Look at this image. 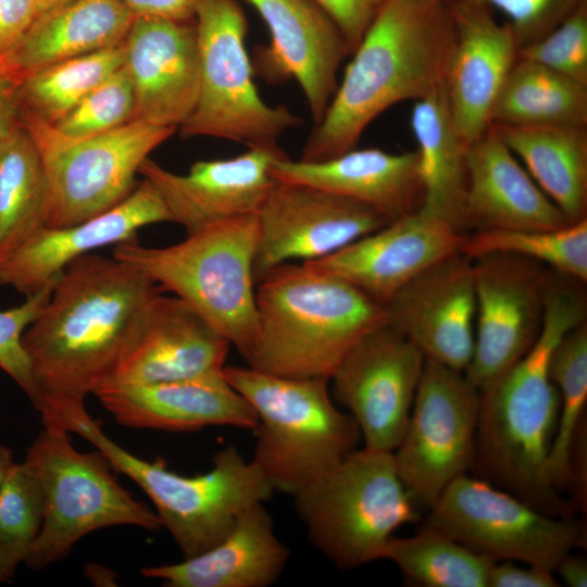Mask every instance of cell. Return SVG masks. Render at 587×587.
<instances>
[{
    "mask_svg": "<svg viewBox=\"0 0 587 587\" xmlns=\"http://www.w3.org/2000/svg\"><path fill=\"white\" fill-rule=\"evenodd\" d=\"M490 125L587 126V86L517 58L496 98Z\"/></svg>",
    "mask_w": 587,
    "mask_h": 587,
    "instance_id": "d6a6232c",
    "label": "cell"
},
{
    "mask_svg": "<svg viewBox=\"0 0 587 587\" xmlns=\"http://www.w3.org/2000/svg\"><path fill=\"white\" fill-rule=\"evenodd\" d=\"M585 316L583 294L550 277L541 329L534 345L478 390L471 471L552 516L571 517L576 509L542 476L560 410V395L549 376V360L560 339L585 322Z\"/></svg>",
    "mask_w": 587,
    "mask_h": 587,
    "instance_id": "7a4b0ae2",
    "label": "cell"
},
{
    "mask_svg": "<svg viewBox=\"0 0 587 587\" xmlns=\"http://www.w3.org/2000/svg\"><path fill=\"white\" fill-rule=\"evenodd\" d=\"M451 43L448 3L386 0L351 53L342 80L300 160L321 162L354 149L380 113L442 86Z\"/></svg>",
    "mask_w": 587,
    "mask_h": 587,
    "instance_id": "3957f363",
    "label": "cell"
},
{
    "mask_svg": "<svg viewBox=\"0 0 587 587\" xmlns=\"http://www.w3.org/2000/svg\"><path fill=\"white\" fill-rule=\"evenodd\" d=\"M387 323L425 359L463 372L475 342L473 260L461 252L432 265L384 304Z\"/></svg>",
    "mask_w": 587,
    "mask_h": 587,
    "instance_id": "e0dca14e",
    "label": "cell"
},
{
    "mask_svg": "<svg viewBox=\"0 0 587 587\" xmlns=\"http://www.w3.org/2000/svg\"><path fill=\"white\" fill-rule=\"evenodd\" d=\"M289 555L270 513L258 502L210 549L178 563L145 566L141 574L167 587H267L277 582Z\"/></svg>",
    "mask_w": 587,
    "mask_h": 587,
    "instance_id": "83f0119b",
    "label": "cell"
},
{
    "mask_svg": "<svg viewBox=\"0 0 587 587\" xmlns=\"http://www.w3.org/2000/svg\"><path fill=\"white\" fill-rule=\"evenodd\" d=\"M502 21L513 33L519 49L529 45L562 22L584 0H475Z\"/></svg>",
    "mask_w": 587,
    "mask_h": 587,
    "instance_id": "b9f144b4",
    "label": "cell"
},
{
    "mask_svg": "<svg viewBox=\"0 0 587 587\" xmlns=\"http://www.w3.org/2000/svg\"><path fill=\"white\" fill-rule=\"evenodd\" d=\"M294 498L310 541L340 570L383 559L394 533L419 519L392 452L364 447Z\"/></svg>",
    "mask_w": 587,
    "mask_h": 587,
    "instance_id": "ba28073f",
    "label": "cell"
},
{
    "mask_svg": "<svg viewBox=\"0 0 587 587\" xmlns=\"http://www.w3.org/2000/svg\"><path fill=\"white\" fill-rule=\"evenodd\" d=\"M13 452L7 446L0 445V485L14 465Z\"/></svg>",
    "mask_w": 587,
    "mask_h": 587,
    "instance_id": "681fc988",
    "label": "cell"
},
{
    "mask_svg": "<svg viewBox=\"0 0 587 587\" xmlns=\"http://www.w3.org/2000/svg\"><path fill=\"white\" fill-rule=\"evenodd\" d=\"M160 286L116 258L95 253L71 262L23 334L37 404L77 399L104 386Z\"/></svg>",
    "mask_w": 587,
    "mask_h": 587,
    "instance_id": "6da1fadb",
    "label": "cell"
},
{
    "mask_svg": "<svg viewBox=\"0 0 587 587\" xmlns=\"http://www.w3.org/2000/svg\"><path fill=\"white\" fill-rule=\"evenodd\" d=\"M195 24L199 95L180 132L227 139L287 158L278 139L303 120L284 105H268L259 95L245 45L247 20L240 5L235 0H199Z\"/></svg>",
    "mask_w": 587,
    "mask_h": 587,
    "instance_id": "30bf717a",
    "label": "cell"
},
{
    "mask_svg": "<svg viewBox=\"0 0 587 587\" xmlns=\"http://www.w3.org/2000/svg\"><path fill=\"white\" fill-rule=\"evenodd\" d=\"M452 43L445 90L454 127L470 146L490 127L496 98L517 60L510 27L475 0L448 3Z\"/></svg>",
    "mask_w": 587,
    "mask_h": 587,
    "instance_id": "d6986e66",
    "label": "cell"
},
{
    "mask_svg": "<svg viewBox=\"0 0 587 587\" xmlns=\"http://www.w3.org/2000/svg\"><path fill=\"white\" fill-rule=\"evenodd\" d=\"M18 120L17 84L0 68V139Z\"/></svg>",
    "mask_w": 587,
    "mask_h": 587,
    "instance_id": "7dc6e473",
    "label": "cell"
},
{
    "mask_svg": "<svg viewBox=\"0 0 587 587\" xmlns=\"http://www.w3.org/2000/svg\"><path fill=\"white\" fill-rule=\"evenodd\" d=\"M72 0H36L38 13L49 11L53 8L60 7L64 3H67ZM38 14V15H39Z\"/></svg>",
    "mask_w": 587,
    "mask_h": 587,
    "instance_id": "f907efd6",
    "label": "cell"
},
{
    "mask_svg": "<svg viewBox=\"0 0 587 587\" xmlns=\"http://www.w3.org/2000/svg\"><path fill=\"white\" fill-rule=\"evenodd\" d=\"M472 260L475 342L464 375L479 390L534 345L550 276L542 264L515 254L489 253Z\"/></svg>",
    "mask_w": 587,
    "mask_h": 587,
    "instance_id": "9a60e30c",
    "label": "cell"
},
{
    "mask_svg": "<svg viewBox=\"0 0 587 587\" xmlns=\"http://www.w3.org/2000/svg\"><path fill=\"white\" fill-rule=\"evenodd\" d=\"M135 15L157 16L177 21L195 17L199 0H120Z\"/></svg>",
    "mask_w": 587,
    "mask_h": 587,
    "instance_id": "bcb514c9",
    "label": "cell"
},
{
    "mask_svg": "<svg viewBox=\"0 0 587 587\" xmlns=\"http://www.w3.org/2000/svg\"><path fill=\"white\" fill-rule=\"evenodd\" d=\"M257 217L255 285L280 264L322 259L389 223L352 199L314 186L277 179Z\"/></svg>",
    "mask_w": 587,
    "mask_h": 587,
    "instance_id": "2e32d148",
    "label": "cell"
},
{
    "mask_svg": "<svg viewBox=\"0 0 587 587\" xmlns=\"http://www.w3.org/2000/svg\"><path fill=\"white\" fill-rule=\"evenodd\" d=\"M490 126L569 223L587 218V126Z\"/></svg>",
    "mask_w": 587,
    "mask_h": 587,
    "instance_id": "4dcf8cb0",
    "label": "cell"
},
{
    "mask_svg": "<svg viewBox=\"0 0 587 587\" xmlns=\"http://www.w3.org/2000/svg\"><path fill=\"white\" fill-rule=\"evenodd\" d=\"M134 90L122 66L54 124L40 121L51 137L75 141L117 128L134 120Z\"/></svg>",
    "mask_w": 587,
    "mask_h": 587,
    "instance_id": "f35d334b",
    "label": "cell"
},
{
    "mask_svg": "<svg viewBox=\"0 0 587 587\" xmlns=\"http://www.w3.org/2000/svg\"><path fill=\"white\" fill-rule=\"evenodd\" d=\"M549 376L560 395L555 433L542 470L547 485L562 492L572 484V452L587 401V324L569 330L553 348Z\"/></svg>",
    "mask_w": 587,
    "mask_h": 587,
    "instance_id": "836d02e7",
    "label": "cell"
},
{
    "mask_svg": "<svg viewBox=\"0 0 587 587\" xmlns=\"http://www.w3.org/2000/svg\"><path fill=\"white\" fill-rule=\"evenodd\" d=\"M462 254H515L550 266L561 275L587 280V218L557 229H484L466 235Z\"/></svg>",
    "mask_w": 587,
    "mask_h": 587,
    "instance_id": "8d00e7d4",
    "label": "cell"
},
{
    "mask_svg": "<svg viewBox=\"0 0 587 587\" xmlns=\"http://www.w3.org/2000/svg\"><path fill=\"white\" fill-rule=\"evenodd\" d=\"M10 582L1 572H0V583H8Z\"/></svg>",
    "mask_w": 587,
    "mask_h": 587,
    "instance_id": "f5cc1de1",
    "label": "cell"
},
{
    "mask_svg": "<svg viewBox=\"0 0 587 587\" xmlns=\"http://www.w3.org/2000/svg\"><path fill=\"white\" fill-rule=\"evenodd\" d=\"M465 237L419 209L327 257L303 263L347 280L384 307L419 274L460 252Z\"/></svg>",
    "mask_w": 587,
    "mask_h": 587,
    "instance_id": "ac0fdd59",
    "label": "cell"
},
{
    "mask_svg": "<svg viewBox=\"0 0 587 587\" xmlns=\"http://www.w3.org/2000/svg\"><path fill=\"white\" fill-rule=\"evenodd\" d=\"M171 222L170 213L147 180L113 209L64 227H43L0 262V285L25 297L53 286L74 260L109 245L136 238L148 225Z\"/></svg>",
    "mask_w": 587,
    "mask_h": 587,
    "instance_id": "603a6c76",
    "label": "cell"
},
{
    "mask_svg": "<svg viewBox=\"0 0 587 587\" xmlns=\"http://www.w3.org/2000/svg\"><path fill=\"white\" fill-rule=\"evenodd\" d=\"M478 405V389L463 372L425 359L404 434L392 452L417 507L429 509L452 480L471 471Z\"/></svg>",
    "mask_w": 587,
    "mask_h": 587,
    "instance_id": "4fadbf2b",
    "label": "cell"
},
{
    "mask_svg": "<svg viewBox=\"0 0 587 587\" xmlns=\"http://www.w3.org/2000/svg\"><path fill=\"white\" fill-rule=\"evenodd\" d=\"M41 154L18 120L0 139V262L47 225Z\"/></svg>",
    "mask_w": 587,
    "mask_h": 587,
    "instance_id": "1f68e13d",
    "label": "cell"
},
{
    "mask_svg": "<svg viewBox=\"0 0 587 587\" xmlns=\"http://www.w3.org/2000/svg\"><path fill=\"white\" fill-rule=\"evenodd\" d=\"M466 171L464 228L557 229L571 224L491 126L467 147Z\"/></svg>",
    "mask_w": 587,
    "mask_h": 587,
    "instance_id": "484cf974",
    "label": "cell"
},
{
    "mask_svg": "<svg viewBox=\"0 0 587 587\" xmlns=\"http://www.w3.org/2000/svg\"><path fill=\"white\" fill-rule=\"evenodd\" d=\"M229 347L189 303L159 292L105 385L154 384L220 373Z\"/></svg>",
    "mask_w": 587,
    "mask_h": 587,
    "instance_id": "44dd1931",
    "label": "cell"
},
{
    "mask_svg": "<svg viewBox=\"0 0 587 587\" xmlns=\"http://www.w3.org/2000/svg\"><path fill=\"white\" fill-rule=\"evenodd\" d=\"M428 511L425 526L495 561L554 572L563 557L586 546V527L574 516L542 513L469 473L452 480Z\"/></svg>",
    "mask_w": 587,
    "mask_h": 587,
    "instance_id": "7c38bea8",
    "label": "cell"
},
{
    "mask_svg": "<svg viewBox=\"0 0 587 587\" xmlns=\"http://www.w3.org/2000/svg\"><path fill=\"white\" fill-rule=\"evenodd\" d=\"M383 559L391 561L409 585L424 587H488L497 562L425 525L413 536H392Z\"/></svg>",
    "mask_w": 587,
    "mask_h": 587,
    "instance_id": "e575fe53",
    "label": "cell"
},
{
    "mask_svg": "<svg viewBox=\"0 0 587 587\" xmlns=\"http://www.w3.org/2000/svg\"><path fill=\"white\" fill-rule=\"evenodd\" d=\"M20 121L35 141L48 179L46 227H64L98 216L130 196L141 164L167 140L175 127L140 120L75 141L51 137L27 112Z\"/></svg>",
    "mask_w": 587,
    "mask_h": 587,
    "instance_id": "8fae6325",
    "label": "cell"
},
{
    "mask_svg": "<svg viewBox=\"0 0 587 587\" xmlns=\"http://www.w3.org/2000/svg\"><path fill=\"white\" fill-rule=\"evenodd\" d=\"M52 287L25 297L17 307L0 310V369L37 404V389L23 347V334L50 298Z\"/></svg>",
    "mask_w": 587,
    "mask_h": 587,
    "instance_id": "60d3db41",
    "label": "cell"
},
{
    "mask_svg": "<svg viewBox=\"0 0 587 587\" xmlns=\"http://www.w3.org/2000/svg\"><path fill=\"white\" fill-rule=\"evenodd\" d=\"M272 175L314 186L360 202L391 222L421 208L423 189L416 150L391 153L351 149L321 162L275 158Z\"/></svg>",
    "mask_w": 587,
    "mask_h": 587,
    "instance_id": "4316f807",
    "label": "cell"
},
{
    "mask_svg": "<svg viewBox=\"0 0 587 587\" xmlns=\"http://www.w3.org/2000/svg\"><path fill=\"white\" fill-rule=\"evenodd\" d=\"M554 572L528 565H515L513 561L495 562L488 576V587H557Z\"/></svg>",
    "mask_w": 587,
    "mask_h": 587,
    "instance_id": "f6af8a7d",
    "label": "cell"
},
{
    "mask_svg": "<svg viewBox=\"0 0 587 587\" xmlns=\"http://www.w3.org/2000/svg\"><path fill=\"white\" fill-rule=\"evenodd\" d=\"M223 375L257 414L251 461L274 491L294 496L358 449L359 427L336 405L328 378L227 365Z\"/></svg>",
    "mask_w": 587,
    "mask_h": 587,
    "instance_id": "8992f818",
    "label": "cell"
},
{
    "mask_svg": "<svg viewBox=\"0 0 587 587\" xmlns=\"http://www.w3.org/2000/svg\"><path fill=\"white\" fill-rule=\"evenodd\" d=\"M38 14L36 0H0V61L18 45Z\"/></svg>",
    "mask_w": 587,
    "mask_h": 587,
    "instance_id": "ee69618b",
    "label": "cell"
},
{
    "mask_svg": "<svg viewBox=\"0 0 587 587\" xmlns=\"http://www.w3.org/2000/svg\"><path fill=\"white\" fill-rule=\"evenodd\" d=\"M411 127L423 189L420 210L463 233L469 146L454 127L445 85L414 101Z\"/></svg>",
    "mask_w": 587,
    "mask_h": 587,
    "instance_id": "f546056e",
    "label": "cell"
},
{
    "mask_svg": "<svg viewBox=\"0 0 587 587\" xmlns=\"http://www.w3.org/2000/svg\"><path fill=\"white\" fill-rule=\"evenodd\" d=\"M275 158L261 149H248L229 159L195 162L187 174L170 172L148 158L139 174L161 196L171 222L189 235L218 222L257 214L276 183L271 172Z\"/></svg>",
    "mask_w": 587,
    "mask_h": 587,
    "instance_id": "cb8c5ba5",
    "label": "cell"
},
{
    "mask_svg": "<svg viewBox=\"0 0 587 587\" xmlns=\"http://www.w3.org/2000/svg\"><path fill=\"white\" fill-rule=\"evenodd\" d=\"M48 424L76 433L103 452L115 471L127 475L152 501L161 527L167 529L184 558L222 540L250 505L268 500L271 484L233 445L220 450L207 473L185 476L123 449L88 414L85 402L53 409Z\"/></svg>",
    "mask_w": 587,
    "mask_h": 587,
    "instance_id": "5b68a950",
    "label": "cell"
},
{
    "mask_svg": "<svg viewBox=\"0 0 587 587\" xmlns=\"http://www.w3.org/2000/svg\"><path fill=\"white\" fill-rule=\"evenodd\" d=\"M424 1H432V2H439V3H449L452 0H424Z\"/></svg>",
    "mask_w": 587,
    "mask_h": 587,
    "instance_id": "816d5d0a",
    "label": "cell"
},
{
    "mask_svg": "<svg viewBox=\"0 0 587 587\" xmlns=\"http://www.w3.org/2000/svg\"><path fill=\"white\" fill-rule=\"evenodd\" d=\"M95 396L117 423L133 428L190 432L208 426L254 429L249 402L220 373L154 384H108Z\"/></svg>",
    "mask_w": 587,
    "mask_h": 587,
    "instance_id": "d4e9b609",
    "label": "cell"
},
{
    "mask_svg": "<svg viewBox=\"0 0 587 587\" xmlns=\"http://www.w3.org/2000/svg\"><path fill=\"white\" fill-rule=\"evenodd\" d=\"M45 492L27 460L14 463L0 485V572L11 582L41 529Z\"/></svg>",
    "mask_w": 587,
    "mask_h": 587,
    "instance_id": "74e56055",
    "label": "cell"
},
{
    "mask_svg": "<svg viewBox=\"0 0 587 587\" xmlns=\"http://www.w3.org/2000/svg\"><path fill=\"white\" fill-rule=\"evenodd\" d=\"M68 434L43 425L26 453L45 492L42 526L25 561L37 571L64 559L95 530L117 525L161 528L155 512L115 479L107 455L98 449L78 451Z\"/></svg>",
    "mask_w": 587,
    "mask_h": 587,
    "instance_id": "9c48e42d",
    "label": "cell"
},
{
    "mask_svg": "<svg viewBox=\"0 0 587 587\" xmlns=\"http://www.w3.org/2000/svg\"><path fill=\"white\" fill-rule=\"evenodd\" d=\"M124 64V46L47 66L17 84L20 110L54 124Z\"/></svg>",
    "mask_w": 587,
    "mask_h": 587,
    "instance_id": "d590c367",
    "label": "cell"
},
{
    "mask_svg": "<svg viewBox=\"0 0 587 587\" xmlns=\"http://www.w3.org/2000/svg\"><path fill=\"white\" fill-rule=\"evenodd\" d=\"M257 214L212 224L168 247L132 239L112 255L140 270L161 289L189 303L247 359L259 334L253 262Z\"/></svg>",
    "mask_w": 587,
    "mask_h": 587,
    "instance_id": "52a82bcc",
    "label": "cell"
},
{
    "mask_svg": "<svg viewBox=\"0 0 587 587\" xmlns=\"http://www.w3.org/2000/svg\"><path fill=\"white\" fill-rule=\"evenodd\" d=\"M335 22L351 53L386 0H313Z\"/></svg>",
    "mask_w": 587,
    "mask_h": 587,
    "instance_id": "7bdbcfd3",
    "label": "cell"
},
{
    "mask_svg": "<svg viewBox=\"0 0 587 587\" xmlns=\"http://www.w3.org/2000/svg\"><path fill=\"white\" fill-rule=\"evenodd\" d=\"M259 334L250 367L295 378L325 377L385 308L347 280L305 263L280 264L257 284Z\"/></svg>",
    "mask_w": 587,
    "mask_h": 587,
    "instance_id": "277c9868",
    "label": "cell"
},
{
    "mask_svg": "<svg viewBox=\"0 0 587 587\" xmlns=\"http://www.w3.org/2000/svg\"><path fill=\"white\" fill-rule=\"evenodd\" d=\"M263 18L271 43L259 65L272 80L299 84L312 120L323 118L338 87L337 71L350 48L332 17L313 0H245Z\"/></svg>",
    "mask_w": 587,
    "mask_h": 587,
    "instance_id": "7402d4cb",
    "label": "cell"
},
{
    "mask_svg": "<svg viewBox=\"0 0 587 587\" xmlns=\"http://www.w3.org/2000/svg\"><path fill=\"white\" fill-rule=\"evenodd\" d=\"M554 572L558 573L567 586H587V561L583 555H576L570 552L559 561Z\"/></svg>",
    "mask_w": 587,
    "mask_h": 587,
    "instance_id": "c3c4849f",
    "label": "cell"
},
{
    "mask_svg": "<svg viewBox=\"0 0 587 587\" xmlns=\"http://www.w3.org/2000/svg\"><path fill=\"white\" fill-rule=\"evenodd\" d=\"M134 90V120L179 127L193 111L200 86L195 17L135 16L123 41Z\"/></svg>",
    "mask_w": 587,
    "mask_h": 587,
    "instance_id": "ffe728a7",
    "label": "cell"
},
{
    "mask_svg": "<svg viewBox=\"0 0 587 587\" xmlns=\"http://www.w3.org/2000/svg\"><path fill=\"white\" fill-rule=\"evenodd\" d=\"M517 58L587 86V0L541 38L519 49Z\"/></svg>",
    "mask_w": 587,
    "mask_h": 587,
    "instance_id": "ab89813d",
    "label": "cell"
},
{
    "mask_svg": "<svg viewBox=\"0 0 587 587\" xmlns=\"http://www.w3.org/2000/svg\"><path fill=\"white\" fill-rule=\"evenodd\" d=\"M134 17L120 0H72L40 13L0 68L18 84L58 62L118 46Z\"/></svg>",
    "mask_w": 587,
    "mask_h": 587,
    "instance_id": "f1b7e54d",
    "label": "cell"
},
{
    "mask_svg": "<svg viewBox=\"0 0 587 587\" xmlns=\"http://www.w3.org/2000/svg\"><path fill=\"white\" fill-rule=\"evenodd\" d=\"M424 362L420 349L386 322L335 367L332 397L355 421L364 448L394 452L398 447Z\"/></svg>",
    "mask_w": 587,
    "mask_h": 587,
    "instance_id": "5bb4252c",
    "label": "cell"
}]
</instances>
